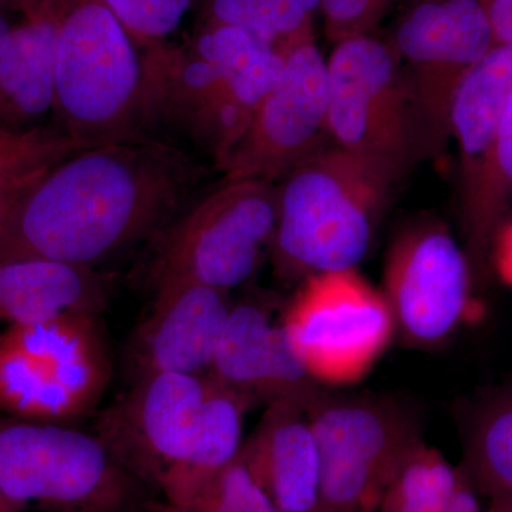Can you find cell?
<instances>
[{"mask_svg":"<svg viewBox=\"0 0 512 512\" xmlns=\"http://www.w3.org/2000/svg\"><path fill=\"white\" fill-rule=\"evenodd\" d=\"M202 175L190 154L156 138L83 148L26 192L0 232V262L45 258L96 266L160 235Z\"/></svg>","mask_w":512,"mask_h":512,"instance_id":"cell-1","label":"cell"},{"mask_svg":"<svg viewBox=\"0 0 512 512\" xmlns=\"http://www.w3.org/2000/svg\"><path fill=\"white\" fill-rule=\"evenodd\" d=\"M154 119L220 164L284 70L285 53L238 26L200 22L184 45L143 53Z\"/></svg>","mask_w":512,"mask_h":512,"instance_id":"cell-2","label":"cell"},{"mask_svg":"<svg viewBox=\"0 0 512 512\" xmlns=\"http://www.w3.org/2000/svg\"><path fill=\"white\" fill-rule=\"evenodd\" d=\"M396 177L372 158L320 147L276 187L278 221L272 249L285 276L349 271L366 258Z\"/></svg>","mask_w":512,"mask_h":512,"instance_id":"cell-3","label":"cell"},{"mask_svg":"<svg viewBox=\"0 0 512 512\" xmlns=\"http://www.w3.org/2000/svg\"><path fill=\"white\" fill-rule=\"evenodd\" d=\"M50 2L57 22V127L87 147L148 137L156 119L146 62L109 3Z\"/></svg>","mask_w":512,"mask_h":512,"instance_id":"cell-4","label":"cell"},{"mask_svg":"<svg viewBox=\"0 0 512 512\" xmlns=\"http://www.w3.org/2000/svg\"><path fill=\"white\" fill-rule=\"evenodd\" d=\"M0 488L45 512H138L147 485L96 436L0 414Z\"/></svg>","mask_w":512,"mask_h":512,"instance_id":"cell-5","label":"cell"},{"mask_svg":"<svg viewBox=\"0 0 512 512\" xmlns=\"http://www.w3.org/2000/svg\"><path fill=\"white\" fill-rule=\"evenodd\" d=\"M276 221L274 183L224 180L158 235L154 282L191 279L229 293L258 271L274 242Z\"/></svg>","mask_w":512,"mask_h":512,"instance_id":"cell-6","label":"cell"},{"mask_svg":"<svg viewBox=\"0 0 512 512\" xmlns=\"http://www.w3.org/2000/svg\"><path fill=\"white\" fill-rule=\"evenodd\" d=\"M320 451L319 512H379L387 485L421 440L399 403L316 394L306 406Z\"/></svg>","mask_w":512,"mask_h":512,"instance_id":"cell-7","label":"cell"},{"mask_svg":"<svg viewBox=\"0 0 512 512\" xmlns=\"http://www.w3.org/2000/svg\"><path fill=\"white\" fill-rule=\"evenodd\" d=\"M281 322L306 372L330 386L363 379L396 333L383 292L357 269L306 278Z\"/></svg>","mask_w":512,"mask_h":512,"instance_id":"cell-8","label":"cell"},{"mask_svg":"<svg viewBox=\"0 0 512 512\" xmlns=\"http://www.w3.org/2000/svg\"><path fill=\"white\" fill-rule=\"evenodd\" d=\"M328 84V134L333 144L372 158L397 175L412 148L416 113L393 46L370 35L335 43Z\"/></svg>","mask_w":512,"mask_h":512,"instance_id":"cell-9","label":"cell"},{"mask_svg":"<svg viewBox=\"0 0 512 512\" xmlns=\"http://www.w3.org/2000/svg\"><path fill=\"white\" fill-rule=\"evenodd\" d=\"M285 64L251 123L220 164L224 180L274 183L323 147L328 134V60L313 30L284 47Z\"/></svg>","mask_w":512,"mask_h":512,"instance_id":"cell-10","label":"cell"},{"mask_svg":"<svg viewBox=\"0 0 512 512\" xmlns=\"http://www.w3.org/2000/svg\"><path fill=\"white\" fill-rule=\"evenodd\" d=\"M390 45L407 69L416 117L436 140L448 136L457 87L495 46L483 0H421Z\"/></svg>","mask_w":512,"mask_h":512,"instance_id":"cell-11","label":"cell"},{"mask_svg":"<svg viewBox=\"0 0 512 512\" xmlns=\"http://www.w3.org/2000/svg\"><path fill=\"white\" fill-rule=\"evenodd\" d=\"M207 390V376L138 377L100 414L96 436L141 483L160 491L190 450Z\"/></svg>","mask_w":512,"mask_h":512,"instance_id":"cell-12","label":"cell"},{"mask_svg":"<svg viewBox=\"0 0 512 512\" xmlns=\"http://www.w3.org/2000/svg\"><path fill=\"white\" fill-rule=\"evenodd\" d=\"M383 295L396 332L406 342H443L460 325L470 299V268L463 249L433 222L406 229L387 254Z\"/></svg>","mask_w":512,"mask_h":512,"instance_id":"cell-13","label":"cell"},{"mask_svg":"<svg viewBox=\"0 0 512 512\" xmlns=\"http://www.w3.org/2000/svg\"><path fill=\"white\" fill-rule=\"evenodd\" d=\"M512 93V46L495 45L461 80L450 110L463 175L464 218L476 258L504 211L495 175V144Z\"/></svg>","mask_w":512,"mask_h":512,"instance_id":"cell-14","label":"cell"},{"mask_svg":"<svg viewBox=\"0 0 512 512\" xmlns=\"http://www.w3.org/2000/svg\"><path fill=\"white\" fill-rule=\"evenodd\" d=\"M156 295L131 342V380L153 373L207 376L232 302L191 279L154 282Z\"/></svg>","mask_w":512,"mask_h":512,"instance_id":"cell-15","label":"cell"},{"mask_svg":"<svg viewBox=\"0 0 512 512\" xmlns=\"http://www.w3.org/2000/svg\"><path fill=\"white\" fill-rule=\"evenodd\" d=\"M208 376L252 403L308 404L319 393L293 352L281 318L256 299L232 303Z\"/></svg>","mask_w":512,"mask_h":512,"instance_id":"cell-16","label":"cell"},{"mask_svg":"<svg viewBox=\"0 0 512 512\" xmlns=\"http://www.w3.org/2000/svg\"><path fill=\"white\" fill-rule=\"evenodd\" d=\"M306 406L293 400L269 403L239 453L282 512L320 511V451Z\"/></svg>","mask_w":512,"mask_h":512,"instance_id":"cell-17","label":"cell"},{"mask_svg":"<svg viewBox=\"0 0 512 512\" xmlns=\"http://www.w3.org/2000/svg\"><path fill=\"white\" fill-rule=\"evenodd\" d=\"M113 291V275L96 266L45 258L2 261L0 332L72 313L101 315Z\"/></svg>","mask_w":512,"mask_h":512,"instance_id":"cell-18","label":"cell"},{"mask_svg":"<svg viewBox=\"0 0 512 512\" xmlns=\"http://www.w3.org/2000/svg\"><path fill=\"white\" fill-rule=\"evenodd\" d=\"M0 53V126L33 128L55 111L57 22L50 0H32Z\"/></svg>","mask_w":512,"mask_h":512,"instance_id":"cell-19","label":"cell"},{"mask_svg":"<svg viewBox=\"0 0 512 512\" xmlns=\"http://www.w3.org/2000/svg\"><path fill=\"white\" fill-rule=\"evenodd\" d=\"M3 338L42 360L90 410L109 387L111 360L101 315L72 313L6 329Z\"/></svg>","mask_w":512,"mask_h":512,"instance_id":"cell-20","label":"cell"},{"mask_svg":"<svg viewBox=\"0 0 512 512\" xmlns=\"http://www.w3.org/2000/svg\"><path fill=\"white\" fill-rule=\"evenodd\" d=\"M207 379V397L190 450L160 490L168 512L187 510L237 460L244 444L245 413L251 400L208 375Z\"/></svg>","mask_w":512,"mask_h":512,"instance_id":"cell-21","label":"cell"},{"mask_svg":"<svg viewBox=\"0 0 512 512\" xmlns=\"http://www.w3.org/2000/svg\"><path fill=\"white\" fill-rule=\"evenodd\" d=\"M92 410L56 373L0 335V414L37 423L67 424Z\"/></svg>","mask_w":512,"mask_h":512,"instance_id":"cell-22","label":"cell"},{"mask_svg":"<svg viewBox=\"0 0 512 512\" xmlns=\"http://www.w3.org/2000/svg\"><path fill=\"white\" fill-rule=\"evenodd\" d=\"M201 22L249 30L278 47L313 30L320 0H195Z\"/></svg>","mask_w":512,"mask_h":512,"instance_id":"cell-23","label":"cell"},{"mask_svg":"<svg viewBox=\"0 0 512 512\" xmlns=\"http://www.w3.org/2000/svg\"><path fill=\"white\" fill-rule=\"evenodd\" d=\"M457 477L458 467L417 441L387 485L379 512H444Z\"/></svg>","mask_w":512,"mask_h":512,"instance_id":"cell-24","label":"cell"},{"mask_svg":"<svg viewBox=\"0 0 512 512\" xmlns=\"http://www.w3.org/2000/svg\"><path fill=\"white\" fill-rule=\"evenodd\" d=\"M461 467L490 503L512 501V402L494 407L478 421Z\"/></svg>","mask_w":512,"mask_h":512,"instance_id":"cell-25","label":"cell"},{"mask_svg":"<svg viewBox=\"0 0 512 512\" xmlns=\"http://www.w3.org/2000/svg\"><path fill=\"white\" fill-rule=\"evenodd\" d=\"M86 144L62 128H10L0 126V187L40 180Z\"/></svg>","mask_w":512,"mask_h":512,"instance_id":"cell-26","label":"cell"},{"mask_svg":"<svg viewBox=\"0 0 512 512\" xmlns=\"http://www.w3.org/2000/svg\"><path fill=\"white\" fill-rule=\"evenodd\" d=\"M141 52L168 45L195 0H106Z\"/></svg>","mask_w":512,"mask_h":512,"instance_id":"cell-27","label":"cell"},{"mask_svg":"<svg viewBox=\"0 0 512 512\" xmlns=\"http://www.w3.org/2000/svg\"><path fill=\"white\" fill-rule=\"evenodd\" d=\"M183 512H282L238 456Z\"/></svg>","mask_w":512,"mask_h":512,"instance_id":"cell-28","label":"cell"},{"mask_svg":"<svg viewBox=\"0 0 512 512\" xmlns=\"http://www.w3.org/2000/svg\"><path fill=\"white\" fill-rule=\"evenodd\" d=\"M397 0H320L326 37L333 43L370 35Z\"/></svg>","mask_w":512,"mask_h":512,"instance_id":"cell-29","label":"cell"},{"mask_svg":"<svg viewBox=\"0 0 512 512\" xmlns=\"http://www.w3.org/2000/svg\"><path fill=\"white\" fill-rule=\"evenodd\" d=\"M495 175L498 191L505 207L508 195L512 191V93L501 117L495 144Z\"/></svg>","mask_w":512,"mask_h":512,"instance_id":"cell-30","label":"cell"},{"mask_svg":"<svg viewBox=\"0 0 512 512\" xmlns=\"http://www.w3.org/2000/svg\"><path fill=\"white\" fill-rule=\"evenodd\" d=\"M480 491L463 467H458L457 483L451 491L444 512H483Z\"/></svg>","mask_w":512,"mask_h":512,"instance_id":"cell-31","label":"cell"},{"mask_svg":"<svg viewBox=\"0 0 512 512\" xmlns=\"http://www.w3.org/2000/svg\"><path fill=\"white\" fill-rule=\"evenodd\" d=\"M495 45L512 46V0H483Z\"/></svg>","mask_w":512,"mask_h":512,"instance_id":"cell-32","label":"cell"},{"mask_svg":"<svg viewBox=\"0 0 512 512\" xmlns=\"http://www.w3.org/2000/svg\"><path fill=\"white\" fill-rule=\"evenodd\" d=\"M495 265L501 278L512 286V222L500 232L495 242Z\"/></svg>","mask_w":512,"mask_h":512,"instance_id":"cell-33","label":"cell"},{"mask_svg":"<svg viewBox=\"0 0 512 512\" xmlns=\"http://www.w3.org/2000/svg\"><path fill=\"white\" fill-rule=\"evenodd\" d=\"M39 181V180H37ZM5 185L0 187V232L8 224L9 218L12 217L13 211L18 207L19 202L25 197L26 192L37 183Z\"/></svg>","mask_w":512,"mask_h":512,"instance_id":"cell-34","label":"cell"},{"mask_svg":"<svg viewBox=\"0 0 512 512\" xmlns=\"http://www.w3.org/2000/svg\"><path fill=\"white\" fill-rule=\"evenodd\" d=\"M0 512H26V510L16 504L15 501L10 500L5 491L0 488Z\"/></svg>","mask_w":512,"mask_h":512,"instance_id":"cell-35","label":"cell"},{"mask_svg":"<svg viewBox=\"0 0 512 512\" xmlns=\"http://www.w3.org/2000/svg\"><path fill=\"white\" fill-rule=\"evenodd\" d=\"M10 30H12V25H9L8 20L0 13V53H2L3 47L8 42Z\"/></svg>","mask_w":512,"mask_h":512,"instance_id":"cell-36","label":"cell"},{"mask_svg":"<svg viewBox=\"0 0 512 512\" xmlns=\"http://www.w3.org/2000/svg\"><path fill=\"white\" fill-rule=\"evenodd\" d=\"M487 512H512V501H494Z\"/></svg>","mask_w":512,"mask_h":512,"instance_id":"cell-37","label":"cell"}]
</instances>
